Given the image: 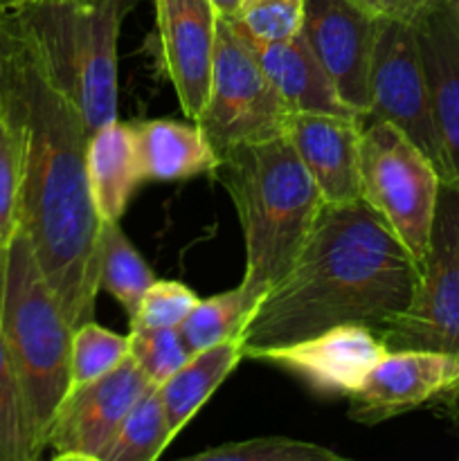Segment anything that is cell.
I'll list each match as a JSON object with an SVG mask.
<instances>
[{
	"label": "cell",
	"mask_w": 459,
	"mask_h": 461,
	"mask_svg": "<svg viewBox=\"0 0 459 461\" xmlns=\"http://www.w3.org/2000/svg\"><path fill=\"white\" fill-rule=\"evenodd\" d=\"M421 264L363 201L324 203L292 268L261 300L246 356L340 324L382 329L417 293Z\"/></svg>",
	"instance_id": "7a4b0ae2"
},
{
	"label": "cell",
	"mask_w": 459,
	"mask_h": 461,
	"mask_svg": "<svg viewBox=\"0 0 459 461\" xmlns=\"http://www.w3.org/2000/svg\"><path fill=\"white\" fill-rule=\"evenodd\" d=\"M212 176L232 198L241 223V284L264 297L295 264L322 210V196L286 135L220 149Z\"/></svg>",
	"instance_id": "3957f363"
},
{
	"label": "cell",
	"mask_w": 459,
	"mask_h": 461,
	"mask_svg": "<svg viewBox=\"0 0 459 461\" xmlns=\"http://www.w3.org/2000/svg\"><path fill=\"white\" fill-rule=\"evenodd\" d=\"M414 27L426 66L436 133L448 162L446 180L459 185V21L450 5L444 3L423 14Z\"/></svg>",
	"instance_id": "2e32d148"
},
{
	"label": "cell",
	"mask_w": 459,
	"mask_h": 461,
	"mask_svg": "<svg viewBox=\"0 0 459 461\" xmlns=\"http://www.w3.org/2000/svg\"><path fill=\"white\" fill-rule=\"evenodd\" d=\"M210 3L220 18H232L237 14L241 0H210Z\"/></svg>",
	"instance_id": "d6a6232c"
},
{
	"label": "cell",
	"mask_w": 459,
	"mask_h": 461,
	"mask_svg": "<svg viewBox=\"0 0 459 461\" xmlns=\"http://www.w3.org/2000/svg\"><path fill=\"white\" fill-rule=\"evenodd\" d=\"M376 18H396V21L417 23L423 14L448 0H354Z\"/></svg>",
	"instance_id": "4dcf8cb0"
},
{
	"label": "cell",
	"mask_w": 459,
	"mask_h": 461,
	"mask_svg": "<svg viewBox=\"0 0 459 461\" xmlns=\"http://www.w3.org/2000/svg\"><path fill=\"white\" fill-rule=\"evenodd\" d=\"M90 196L102 221H120L144 176L135 151L133 126L115 120L88 138Z\"/></svg>",
	"instance_id": "d6986e66"
},
{
	"label": "cell",
	"mask_w": 459,
	"mask_h": 461,
	"mask_svg": "<svg viewBox=\"0 0 459 461\" xmlns=\"http://www.w3.org/2000/svg\"><path fill=\"white\" fill-rule=\"evenodd\" d=\"M426 405H459V356L435 349H387L363 385L349 396V417L360 426Z\"/></svg>",
	"instance_id": "30bf717a"
},
{
	"label": "cell",
	"mask_w": 459,
	"mask_h": 461,
	"mask_svg": "<svg viewBox=\"0 0 459 461\" xmlns=\"http://www.w3.org/2000/svg\"><path fill=\"white\" fill-rule=\"evenodd\" d=\"M124 14L120 0H39L12 9L18 34L79 108L88 135L117 120V43Z\"/></svg>",
	"instance_id": "5b68a950"
},
{
	"label": "cell",
	"mask_w": 459,
	"mask_h": 461,
	"mask_svg": "<svg viewBox=\"0 0 459 461\" xmlns=\"http://www.w3.org/2000/svg\"><path fill=\"white\" fill-rule=\"evenodd\" d=\"M21 387L0 340V461H36Z\"/></svg>",
	"instance_id": "484cf974"
},
{
	"label": "cell",
	"mask_w": 459,
	"mask_h": 461,
	"mask_svg": "<svg viewBox=\"0 0 459 461\" xmlns=\"http://www.w3.org/2000/svg\"><path fill=\"white\" fill-rule=\"evenodd\" d=\"M306 0H241L232 21L256 43H277L300 34Z\"/></svg>",
	"instance_id": "83f0119b"
},
{
	"label": "cell",
	"mask_w": 459,
	"mask_h": 461,
	"mask_svg": "<svg viewBox=\"0 0 459 461\" xmlns=\"http://www.w3.org/2000/svg\"><path fill=\"white\" fill-rule=\"evenodd\" d=\"M196 461H345V455L291 437H255L228 441L194 455Z\"/></svg>",
	"instance_id": "d4e9b609"
},
{
	"label": "cell",
	"mask_w": 459,
	"mask_h": 461,
	"mask_svg": "<svg viewBox=\"0 0 459 461\" xmlns=\"http://www.w3.org/2000/svg\"><path fill=\"white\" fill-rule=\"evenodd\" d=\"M76 3H84V5H104L108 3V0H76ZM122 5H124V9H129L130 5H133V0H120Z\"/></svg>",
	"instance_id": "e575fe53"
},
{
	"label": "cell",
	"mask_w": 459,
	"mask_h": 461,
	"mask_svg": "<svg viewBox=\"0 0 459 461\" xmlns=\"http://www.w3.org/2000/svg\"><path fill=\"white\" fill-rule=\"evenodd\" d=\"M261 300L264 297L252 293L246 284H238L237 288H230L207 300H198L192 313L178 327L187 349L198 354L212 345L241 338L250 320L255 318Z\"/></svg>",
	"instance_id": "44dd1931"
},
{
	"label": "cell",
	"mask_w": 459,
	"mask_h": 461,
	"mask_svg": "<svg viewBox=\"0 0 459 461\" xmlns=\"http://www.w3.org/2000/svg\"><path fill=\"white\" fill-rule=\"evenodd\" d=\"M129 356L140 365L153 387H160L171 374L189 360L192 351L178 329L130 327Z\"/></svg>",
	"instance_id": "4316f807"
},
{
	"label": "cell",
	"mask_w": 459,
	"mask_h": 461,
	"mask_svg": "<svg viewBox=\"0 0 459 461\" xmlns=\"http://www.w3.org/2000/svg\"><path fill=\"white\" fill-rule=\"evenodd\" d=\"M14 48V18L9 9L0 5V79H3L4 66Z\"/></svg>",
	"instance_id": "1f68e13d"
},
{
	"label": "cell",
	"mask_w": 459,
	"mask_h": 461,
	"mask_svg": "<svg viewBox=\"0 0 459 461\" xmlns=\"http://www.w3.org/2000/svg\"><path fill=\"white\" fill-rule=\"evenodd\" d=\"M144 180H189L214 174L219 153L196 122H130Z\"/></svg>",
	"instance_id": "ac0fdd59"
},
{
	"label": "cell",
	"mask_w": 459,
	"mask_h": 461,
	"mask_svg": "<svg viewBox=\"0 0 459 461\" xmlns=\"http://www.w3.org/2000/svg\"><path fill=\"white\" fill-rule=\"evenodd\" d=\"M360 198L421 264L430 241L441 176L400 129L367 117L360 133Z\"/></svg>",
	"instance_id": "8992f818"
},
{
	"label": "cell",
	"mask_w": 459,
	"mask_h": 461,
	"mask_svg": "<svg viewBox=\"0 0 459 461\" xmlns=\"http://www.w3.org/2000/svg\"><path fill=\"white\" fill-rule=\"evenodd\" d=\"M385 349L459 356V185L441 180L421 277L408 309L378 329Z\"/></svg>",
	"instance_id": "ba28073f"
},
{
	"label": "cell",
	"mask_w": 459,
	"mask_h": 461,
	"mask_svg": "<svg viewBox=\"0 0 459 461\" xmlns=\"http://www.w3.org/2000/svg\"><path fill=\"white\" fill-rule=\"evenodd\" d=\"M385 351L374 329L363 324H340L291 345L250 351L246 358L284 369L320 396L349 399Z\"/></svg>",
	"instance_id": "4fadbf2b"
},
{
	"label": "cell",
	"mask_w": 459,
	"mask_h": 461,
	"mask_svg": "<svg viewBox=\"0 0 459 461\" xmlns=\"http://www.w3.org/2000/svg\"><path fill=\"white\" fill-rule=\"evenodd\" d=\"M156 282L144 257L120 228V221H102L99 232V288L115 297L133 318L144 293Z\"/></svg>",
	"instance_id": "7402d4cb"
},
{
	"label": "cell",
	"mask_w": 459,
	"mask_h": 461,
	"mask_svg": "<svg viewBox=\"0 0 459 461\" xmlns=\"http://www.w3.org/2000/svg\"><path fill=\"white\" fill-rule=\"evenodd\" d=\"M174 441L158 387H148L133 405L102 461H153Z\"/></svg>",
	"instance_id": "603a6c76"
},
{
	"label": "cell",
	"mask_w": 459,
	"mask_h": 461,
	"mask_svg": "<svg viewBox=\"0 0 459 461\" xmlns=\"http://www.w3.org/2000/svg\"><path fill=\"white\" fill-rule=\"evenodd\" d=\"M378 18L354 0H306L302 34L342 102L358 115L372 111V59Z\"/></svg>",
	"instance_id": "7c38bea8"
},
{
	"label": "cell",
	"mask_w": 459,
	"mask_h": 461,
	"mask_svg": "<svg viewBox=\"0 0 459 461\" xmlns=\"http://www.w3.org/2000/svg\"><path fill=\"white\" fill-rule=\"evenodd\" d=\"M291 111L261 68L248 36L219 16L210 97L196 124L216 149L284 135Z\"/></svg>",
	"instance_id": "52a82bcc"
},
{
	"label": "cell",
	"mask_w": 459,
	"mask_h": 461,
	"mask_svg": "<svg viewBox=\"0 0 459 461\" xmlns=\"http://www.w3.org/2000/svg\"><path fill=\"white\" fill-rule=\"evenodd\" d=\"M21 210V138L0 104V259L18 230Z\"/></svg>",
	"instance_id": "f1b7e54d"
},
{
	"label": "cell",
	"mask_w": 459,
	"mask_h": 461,
	"mask_svg": "<svg viewBox=\"0 0 459 461\" xmlns=\"http://www.w3.org/2000/svg\"><path fill=\"white\" fill-rule=\"evenodd\" d=\"M72 333L30 237L18 225L0 259V340L21 387L39 457L48 450L50 428L70 385Z\"/></svg>",
	"instance_id": "277c9868"
},
{
	"label": "cell",
	"mask_w": 459,
	"mask_h": 461,
	"mask_svg": "<svg viewBox=\"0 0 459 461\" xmlns=\"http://www.w3.org/2000/svg\"><path fill=\"white\" fill-rule=\"evenodd\" d=\"M153 3L158 68L174 88L187 120L196 122L210 97L219 14L210 0Z\"/></svg>",
	"instance_id": "5bb4252c"
},
{
	"label": "cell",
	"mask_w": 459,
	"mask_h": 461,
	"mask_svg": "<svg viewBox=\"0 0 459 461\" xmlns=\"http://www.w3.org/2000/svg\"><path fill=\"white\" fill-rule=\"evenodd\" d=\"M198 295L180 282L156 279L144 293L138 313L130 318V327L151 329H178L192 309Z\"/></svg>",
	"instance_id": "f546056e"
},
{
	"label": "cell",
	"mask_w": 459,
	"mask_h": 461,
	"mask_svg": "<svg viewBox=\"0 0 459 461\" xmlns=\"http://www.w3.org/2000/svg\"><path fill=\"white\" fill-rule=\"evenodd\" d=\"M14 18V16H12ZM0 104L21 138L18 225L72 329L94 318L102 219L90 196L88 131L14 25V48L0 79Z\"/></svg>",
	"instance_id": "6da1fadb"
},
{
	"label": "cell",
	"mask_w": 459,
	"mask_h": 461,
	"mask_svg": "<svg viewBox=\"0 0 459 461\" xmlns=\"http://www.w3.org/2000/svg\"><path fill=\"white\" fill-rule=\"evenodd\" d=\"M153 387L130 356L99 381L66 396L48 435L61 461H102L133 405Z\"/></svg>",
	"instance_id": "8fae6325"
},
{
	"label": "cell",
	"mask_w": 459,
	"mask_h": 461,
	"mask_svg": "<svg viewBox=\"0 0 459 461\" xmlns=\"http://www.w3.org/2000/svg\"><path fill=\"white\" fill-rule=\"evenodd\" d=\"M367 120L291 113L284 135L313 178L324 203L360 198V133Z\"/></svg>",
	"instance_id": "9a60e30c"
},
{
	"label": "cell",
	"mask_w": 459,
	"mask_h": 461,
	"mask_svg": "<svg viewBox=\"0 0 459 461\" xmlns=\"http://www.w3.org/2000/svg\"><path fill=\"white\" fill-rule=\"evenodd\" d=\"M243 358H246L243 336L219 342L189 356L187 363L158 387L174 439L201 412L202 405L223 385L225 378L238 367Z\"/></svg>",
	"instance_id": "ffe728a7"
},
{
	"label": "cell",
	"mask_w": 459,
	"mask_h": 461,
	"mask_svg": "<svg viewBox=\"0 0 459 461\" xmlns=\"http://www.w3.org/2000/svg\"><path fill=\"white\" fill-rule=\"evenodd\" d=\"M39 3V0H0V5H3L4 9H21V7H30V5Z\"/></svg>",
	"instance_id": "836d02e7"
},
{
	"label": "cell",
	"mask_w": 459,
	"mask_h": 461,
	"mask_svg": "<svg viewBox=\"0 0 459 461\" xmlns=\"http://www.w3.org/2000/svg\"><path fill=\"white\" fill-rule=\"evenodd\" d=\"M248 41L291 113H318V115L367 120L342 102L302 32L277 43Z\"/></svg>",
	"instance_id": "e0dca14e"
},
{
	"label": "cell",
	"mask_w": 459,
	"mask_h": 461,
	"mask_svg": "<svg viewBox=\"0 0 459 461\" xmlns=\"http://www.w3.org/2000/svg\"><path fill=\"white\" fill-rule=\"evenodd\" d=\"M126 356H129V336H120L111 329L99 327L94 320L76 327L72 333L68 394L106 376L117 365L124 363Z\"/></svg>",
	"instance_id": "cb8c5ba5"
},
{
	"label": "cell",
	"mask_w": 459,
	"mask_h": 461,
	"mask_svg": "<svg viewBox=\"0 0 459 461\" xmlns=\"http://www.w3.org/2000/svg\"><path fill=\"white\" fill-rule=\"evenodd\" d=\"M369 86V117L385 120L403 131L430 158L441 180L448 178V162L436 133L426 66L414 23L378 18Z\"/></svg>",
	"instance_id": "9c48e42d"
},
{
	"label": "cell",
	"mask_w": 459,
	"mask_h": 461,
	"mask_svg": "<svg viewBox=\"0 0 459 461\" xmlns=\"http://www.w3.org/2000/svg\"><path fill=\"white\" fill-rule=\"evenodd\" d=\"M444 412H448L450 419H453V421H454V426H459V405H454V408L444 410ZM457 457H459V455H457Z\"/></svg>",
	"instance_id": "d590c367"
},
{
	"label": "cell",
	"mask_w": 459,
	"mask_h": 461,
	"mask_svg": "<svg viewBox=\"0 0 459 461\" xmlns=\"http://www.w3.org/2000/svg\"><path fill=\"white\" fill-rule=\"evenodd\" d=\"M448 5H450V9H453L454 18L459 21V0H448Z\"/></svg>",
	"instance_id": "8d00e7d4"
}]
</instances>
